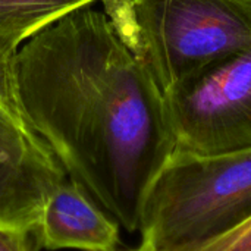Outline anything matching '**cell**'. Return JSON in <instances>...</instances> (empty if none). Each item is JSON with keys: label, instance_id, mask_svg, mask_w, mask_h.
<instances>
[{"label": "cell", "instance_id": "5b68a950", "mask_svg": "<svg viewBox=\"0 0 251 251\" xmlns=\"http://www.w3.org/2000/svg\"><path fill=\"white\" fill-rule=\"evenodd\" d=\"M66 178L19 106L9 66L0 85V228L35 231L44 203Z\"/></svg>", "mask_w": 251, "mask_h": 251}, {"label": "cell", "instance_id": "8992f818", "mask_svg": "<svg viewBox=\"0 0 251 251\" xmlns=\"http://www.w3.org/2000/svg\"><path fill=\"white\" fill-rule=\"evenodd\" d=\"M37 244L46 250L116 251L119 224L106 215L87 188L66 178L49 196L35 226Z\"/></svg>", "mask_w": 251, "mask_h": 251}, {"label": "cell", "instance_id": "30bf717a", "mask_svg": "<svg viewBox=\"0 0 251 251\" xmlns=\"http://www.w3.org/2000/svg\"><path fill=\"white\" fill-rule=\"evenodd\" d=\"M10 66V65H9ZM9 66L7 68H4L3 71H0V85L4 82V78H6V72H7V69H9Z\"/></svg>", "mask_w": 251, "mask_h": 251}, {"label": "cell", "instance_id": "6da1fadb", "mask_svg": "<svg viewBox=\"0 0 251 251\" xmlns=\"http://www.w3.org/2000/svg\"><path fill=\"white\" fill-rule=\"evenodd\" d=\"M15 96L66 175L128 232L175 151L165 97L101 7L72 10L10 62Z\"/></svg>", "mask_w": 251, "mask_h": 251}, {"label": "cell", "instance_id": "8fae6325", "mask_svg": "<svg viewBox=\"0 0 251 251\" xmlns=\"http://www.w3.org/2000/svg\"><path fill=\"white\" fill-rule=\"evenodd\" d=\"M129 251H146V250H143V249H140V247H138V249H135V250H129Z\"/></svg>", "mask_w": 251, "mask_h": 251}, {"label": "cell", "instance_id": "52a82bcc", "mask_svg": "<svg viewBox=\"0 0 251 251\" xmlns=\"http://www.w3.org/2000/svg\"><path fill=\"white\" fill-rule=\"evenodd\" d=\"M96 3L99 0H0V71L40 29L75 9Z\"/></svg>", "mask_w": 251, "mask_h": 251}, {"label": "cell", "instance_id": "3957f363", "mask_svg": "<svg viewBox=\"0 0 251 251\" xmlns=\"http://www.w3.org/2000/svg\"><path fill=\"white\" fill-rule=\"evenodd\" d=\"M162 93L201 66L251 47V0H99Z\"/></svg>", "mask_w": 251, "mask_h": 251}, {"label": "cell", "instance_id": "7a4b0ae2", "mask_svg": "<svg viewBox=\"0 0 251 251\" xmlns=\"http://www.w3.org/2000/svg\"><path fill=\"white\" fill-rule=\"evenodd\" d=\"M251 218V147L219 154L175 150L143 203L140 249L187 251Z\"/></svg>", "mask_w": 251, "mask_h": 251}, {"label": "cell", "instance_id": "ba28073f", "mask_svg": "<svg viewBox=\"0 0 251 251\" xmlns=\"http://www.w3.org/2000/svg\"><path fill=\"white\" fill-rule=\"evenodd\" d=\"M187 251H251V218L232 232Z\"/></svg>", "mask_w": 251, "mask_h": 251}, {"label": "cell", "instance_id": "9c48e42d", "mask_svg": "<svg viewBox=\"0 0 251 251\" xmlns=\"http://www.w3.org/2000/svg\"><path fill=\"white\" fill-rule=\"evenodd\" d=\"M35 231L0 228V251H35Z\"/></svg>", "mask_w": 251, "mask_h": 251}, {"label": "cell", "instance_id": "277c9868", "mask_svg": "<svg viewBox=\"0 0 251 251\" xmlns=\"http://www.w3.org/2000/svg\"><path fill=\"white\" fill-rule=\"evenodd\" d=\"M163 97L175 150L206 156L251 147V47L201 66Z\"/></svg>", "mask_w": 251, "mask_h": 251}]
</instances>
